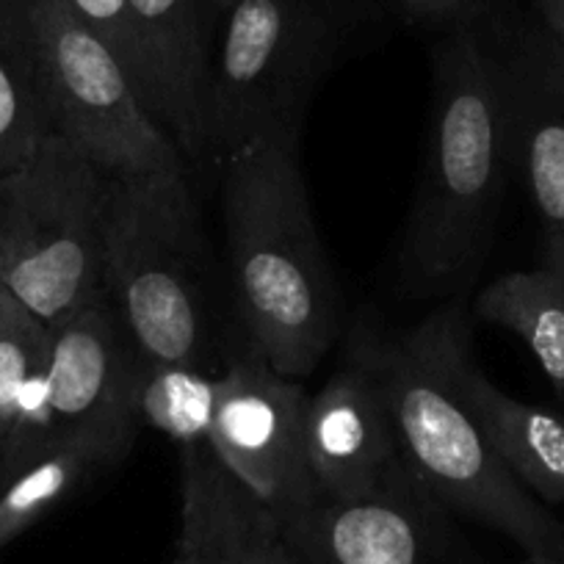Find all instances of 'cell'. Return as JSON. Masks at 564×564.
<instances>
[{
  "label": "cell",
  "mask_w": 564,
  "mask_h": 564,
  "mask_svg": "<svg viewBox=\"0 0 564 564\" xmlns=\"http://www.w3.org/2000/svg\"><path fill=\"white\" fill-rule=\"evenodd\" d=\"M501 80L509 164L542 230H564V36L529 23L487 20Z\"/></svg>",
  "instance_id": "obj_10"
},
{
  "label": "cell",
  "mask_w": 564,
  "mask_h": 564,
  "mask_svg": "<svg viewBox=\"0 0 564 564\" xmlns=\"http://www.w3.org/2000/svg\"><path fill=\"white\" fill-rule=\"evenodd\" d=\"M219 377L221 373L203 368L159 366L148 360L135 393L141 426H153L177 448L208 443L210 423L219 404Z\"/></svg>",
  "instance_id": "obj_19"
},
{
  "label": "cell",
  "mask_w": 564,
  "mask_h": 564,
  "mask_svg": "<svg viewBox=\"0 0 564 564\" xmlns=\"http://www.w3.org/2000/svg\"><path fill=\"white\" fill-rule=\"evenodd\" d=\"M443 507L412 468L360 498H318L282 531L302 564H430Z\"/></svg>",
  "instance_id": "obj_11"
},
{
  "label": "cell",
  "mask_w": 564,
  "mask_h": 564,
  "mask_svg": "<svg viewBox=\"0 0 564 564\" xmlns=\"http://www.w3.org/2000/svg\"><path fill=\"white\" fill-rule=\"evenodd\" d=\"M102 282L150 362L221 373L214 269L186 166L111 181L102 230Z\"/></svg>",
  "instance_id": "obj_4"
},
{
  "label": "cell",
  "mask_w": 564,
  "mask_h": 564,
  "mask_svg": "<svg viewBox=\"0 0 564 564\" xmlns=\"http://www.w3.org/2000/svg\"><path fill=\"white\" fill-rule=\"evenodd\" d=\"M534 20L551 34L564 36V0H534Z\"/></svg>",
  "instance_id": "obj_25"
},
{
  "label": "cell",
  "mask_w": 564,
  "mask_h": 564,
  "mask_svg": "<svg viewBox=\"0 0 564 564\" xmlns=\"http://www.w3.org/2000/svg\"><path fill=\"white\" fill-rule=\"evenodd\" d=\"M300 139L265 135L219 161L243 349L294 379L316 371L340 329L338 285L313 221Z\"/></svg>",
  "instance_id": "obj_1"
},
{
  "label": "cell",
  "mask_w": 564,
  "mask_h": 564,
  "mask_svg": "<svg viewBox=\"0 0 564 564\" xmlns=\"http://www.w3.org/2000/svg\"><path fill=\"white\" fill-rule=\"evenodd\" d=\"M249 564H302L300 556L294 553V547L289 545V540L282 536L280 523L271 525L269 531L260 540L258 551H254L252 562Z\"/></svg>",
  "instance_id": "obj_23"
},
{
  "label": "cell",
  "mask_w": 564,
  "mask_h": 564,
  "mask_svg": "<svg viewBox=\"0 0 564 564\" xmlns=\"http://www.w3.org/2000/svg\"><path fill=\"white\" fill-rule=\"evenodd\" d=\"M459 388L509 474L534 498L564 503V412L507 395L470 355L459 366Z\"/></svg>",
  "instance_id": "obj_16"
},
{
  "label": "cell",
  "mask_w": 564,
  "mask_h": 564,
  "mask_svg": "<svg viewBox=\"0 0 564 564\" xmlns=\"http://www.w3.org/2000/svg\"><path fill=\"white\" fill-rule=\"evenodd\" d=\"M67 7L73 9L75 18L84 20V23L111 47L113 56H117L119 62H122V67L128 69L130 80H133L144 108L153 113V89H150L148 67H144L139 42H135L133 23H130L128 0H67Z\"/></svg>",
  "instance_id": "obj_21"
},
{
  "label": "cell",
  "mask_w": 564,
  "mask_h": 564,
  "mask_svg": "<svg viewBox=\"0 0 564 564\" xmlns=\"http://www.w3.org/2000/svg\"><path fill=\"white\" fill-rule=\"evenodd\" d=\"M307 401L294 377L249 349H238L219 377L208 446L280 529L318 501L305 459Z\"/></svg>",
  "instance_id": "obj_8"
},
{
  "label": "cell",
  "mask_w": 564,
  "mask_h": 564,
  "mask_svg": "<svg viewBox=\"0 0 564 564\" xmlns=\"http://www.w3.org/2000/svg\"><path fill=\"white\" fill-rule=\"evenodd\" d=\"M141 430L135 410L108 412L62 432L51 448L0 485V551L53 507L117 468Z\"/></svg>",
  "instance_id": "obj_14"
},
{
  "label": "cell",
  "mask_w": 564,
  "mask_h": 564,
  "mask_svg": "<svg viewBox=\"0 0 564 564\" xmlns=\"http://www.w3.org/2000/svg\"><path fill=\"white\" fill-rule=\"evenodd\" d=\"M181 540L175 564H249L276 518L208 443L181 448Z\"/></svg>",
  "instance_id": "obj_15"
},
{
  "label": "cell",
  "mask_w": 564,
  "mask_h": 564,
  "mask_svg": "<svg viewBox=\"0 0 564 564\" xmlns=\"http://www.w3.org/2000/svg\"><path fill=\"white\" fill-rule=\"evenodd\" d=\"M205 3H208V9L214 12V18H219V14L227 9V3H230V0H205Z\"/></svg>",
  "instance_id": "obj_27"
},
{
  "label": "cell",
  "mask_w": 564,
  "mask_h": 564,
  "mask_svg": "<svg viewBox=\"0 0 564 564\" xmlns=\"http://www.w3.org/2000/svg\"><path fill=\"white\" fill-rule=\"evenodd\" d=\"M7 276H3V263H0V302H3V296H7Z\"/></svg>",
  "instance_id": "obj_28"
},
{
  "label": "cell",
  "mask_w": 564,
  "mask_h": 564,
  "mask_svg": "<svg viewBox=\"0 0 564 564\" xmlns=\"http://www.w3.org/2000/svg\"><path fill=\"white\" fill-rule=\"evenodd\" d=\"M512 172L501 80L487 20L432 51L430 141L401 271L415 294H452L479 269Z\"/></svg>",
  "instance_id": "obj_2"
},
{
  "label": "cell",
  "mask_w": 564,
  "mask_h": 564,
  "mask_svg": "<svg viewBox=\"0 0 564 564\" xmlns=\"http://www.w3.org/2000/svg\"><path fill=\"white\" fill-rule=\"evenodd\" d=\"M468 322L446 302L393 340H377L401 454L443 509L501 531L525 556L564 562V525L509 474L459 388Z\"/></svg>",
  "instance_id": "obj_3"
},
{
  "label": "cell",
  "mask_w": 564,
  "mask_h": 564,
  "mask_svg": "<svg viewBox=\"0 0 564 564\" xmlns=\"http://www.w3.org/2000/svg\"><path fill=\"white\" fill-rule=\"evenodd\" d=\"M128 9L150 75L155 122L170 133L186 164L208 159L205 100L214 12L205 0H128Z\"/></svg>",
  "instance_id": "obj_12"
},
{
  "label": "cell",
  "mask_w": 564,
  "mask_h": 564,
  "mask_svg": "<svg viewBox=\"0 0 564 564\" xmlns=\"http://www.w3.org/2000/svg\"><path fill=\"white\" fill-rule=\"evenodd\" d=\"M401 20L437 34L479 25L496 14V0H393Z\"/></svg>",
  "instance_id": "obj_22"
},
{
  "label": "cell",
  "mask_w": 564,
  "mask_h": 564,
  "mask_svg": "<svg viewBox=\"0 0 564 564\" xmlns=\"http://www.w3.org/2000/svg\"><path fill=\"white\" fill-rule=\"evenodd\" d=\"M474 311L518 335L564 399V296L542 265L498 276L476 296Z\"/></svg>",
  "instance_id": "obj_18"
},
{
  "label": "cell",
  "mask_w": 564,
  "mask_h": 564,
  "mask_svg": "<svg viewBox=\"0 0 564 564\" xmlns=\"http://www.w3.org/2000/svg\"><path fill=\"white\" fill-rule=\"evenodd\" d=\"M51 133L20 0H0V177L29 164Z\"/></svg>",
  "instance_id": "obj_17"
},
{
  "label": "cell",
  "mask_w": 564,
  "mask_h": 564,
  "mask_svg": "<svg viewBox=\"0 0 564 564\" xmlns=\"http://www.w3.org/2000/svg\"><path fill=\"white\" fill-rule=\"evenodd\" d=\"M542 269L556 280L564 296V230L545 232V249H542Z\"/></svg>",
  "instance_id": "obj_24"
},
{
  "label": "cell",
  "mask_w": 564,
  "mask_h": 564,
  "mask_svg": "<svg viewBox=\"0 0 564 564\" xmlns=\"http://www.w3.org/2000/svg\"><path fill=\"white\" fill-rule=\"evenodd\" d=\"M51 357V324L7 291L0 302V448L12 426L20 390Z\"/></svg>",
  "instance_id": "obj_20"
},
{
  "label": "cell",
  "mask_w": 564,
  "mask_h": 564,
  "mask_svg": "<svg viewBox=\"0 0 564 564\" xmlns=\"http://www.w3.org/2000/svg\"><path fill=\"white\" fill-rule=\"evenodd\" d=\"M113 175L47 133L34 159L0 177L7 289L45 324L102 300V230Z\"/></svg>",
  "instance_id": "obj_6"
},
{
  "label": "cell",
  "mask_w": 564,
  "mask_h": 564,
  "mask_svg": "<svg viewBox=\"0 0 564 564\" xmlns=\"http://www.w3.org/2000/svg\"><path fill=\"white\" fill-rule=\"evenodd\" d=\"M144 368L148 357L108 296L51 324L47 379L58 430H75L108 412H139L135 393Z\"/></svg>",
  "instance_id": "obj_13"
},
{
  "label": "cell",
  "mask_w": 564,
  "mask_h": 564,
  "mask_svg": "<svg viewBox=\"0 0 564 564\" xmlns=\"http://www.w3.org/2000/svg\"><path fill=\"white\" fill-rule=\"evenodd\" d=\"M51 133L108 175L186 166L175 141L144 108L111 47L67 0H20Z\"/></svg>",
  "instance_id": "obj_7"
},
{
  "label": "cell",
  "mask_w": 564,
  "mask_h": 564,
  "mask_svg": "<svg viewBox=\"0 0 564 564\" xmlns=\"http://www.w3.org/2000/svg\"><path fill=\"white\" fill-rule=\"evenodd\" d=\"M305 459L318 498L371 496L410 470L373 335L357 340L344 366L307 401Z\"/></svg>",
  "instance_id": "obj_9"
},
{
  "label": "cell",
  "mask_w": 564,
  "mask_h": 564,
  "mask_svg": "<svg viewBox=\"0 0 564 564\" xmlns=\"http://www.w3.org/2000/svg\"><path fill=\"white\" fill-rule=\"evenodd\" d=\"M520 564H564L562 558H553V556H525Z\"/></svg>",
  "instance_id": "obj_26"
},
{
  "label": "cell",
  "mask_w": 564,
  "mask_h": 564,
  "mask_svg": "<svg viewBox=\"0 0 564 564\" xmlns=\"http://www.w3.org/2000/svg\"><path fill=\"white\" fill-rule=\"evenodd\" d=\"M210 53L205 130L216 164L300 133L318 86L373 23L371 0H230Z\"/></svg>",
  "instance_id": "obj_5"
}]
</instances>
